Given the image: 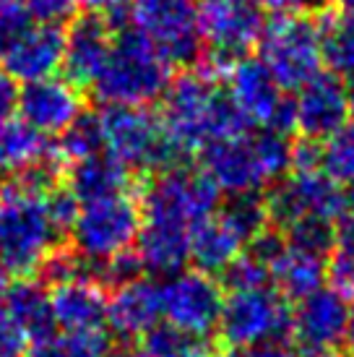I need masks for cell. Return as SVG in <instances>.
<instances>
[{"label": "cell", "instance_id": "obj_27", "mask_svg": "<svg viewBox=\"0 0 354 357\" xmlns=\"http://www.w3.org/2000/svg\"><path fill=\"white\" fill-rule=\"evenodd\" d=\"M55 144L29 128L24 120H10L0 128V178L13 180L47 159H55Z\"/></svg>", "mask_w": 354, "mask_h": 357}, {"label": "cell", "instance_id": "obj_32", "mask_svg": "<svg viewBox=\"0 0 354 357\" xmlns=\"http://www.w3.org/2000/svg\"><path fill=\"white\" fill-rule=\"evenodd\" d=\"M321 172L339 185L354 183V120L321 141Z\"/></svg>", "mask_w": 354, "mask_h": 357}, {"label": "cell", "instance_id": "obj_43", "mask_svg": "<svg viewBox=\"0 0 354 357\" xmlns=\"http://www.w3.org/2000/svg\"><path fill=\"white\" fill-rule=\"evenodd\" d=\"M344 217L354 219V183H349L344 190Z\"/></svg>", "mask_w": 354, "mask_h": 357}, {"label": "cell", "instance_id": "obj_34", "mask_svg": "<svg viewBox=\"0 0 354 357\" xmlns=\"http://www.w3.org/2000/svg\"><path fill=\"white\" fill-rule=\"evenodd\" d=\"M34 19L13 0H0V60L8 55V50L24 37Z\"/></svg>", "mask_w": 354, "mask_h": 357}, {"label": "cell", "instance_id": "obj_9", "mask_svg": "<svg viewBox=\"0 0 354 357\" xmlns=\"http://www.w3.org/2000/svg\"><path fill=\"white\" fill-rule=\"evenodd\" d=\"M219 199L222 193L201 169L180 165L151 178L141 196V219L193 232L203 219L217 214Z\"/></svg>", "mask_w": 354, "mask_h": 357}, {"label": "cell", "instance_id": "obj_46", "mask_svg": "<svg viewBox=\"0 0 354 357\" xmlns=\"http://www.w3.org/2000/svg\"><path fill=\"white\" fill-rule=\"evenodd\" d=\"M217 357H250V352H247V349H224V352Z\"/></svg>", "mask_w": 354, "mask_h": 357}, {"label": "cell", "instance_id": "obj_5", "mask_svg": "<svg viewBox=\"0 0 354 357\" xmlns=\"http://www.w3.org/2000/svg\"><path fill=\"white\" fill-rule=\"evenodd\" d=\"M105 151L130 172H167L183 154L167 139L159 115L146 107H105L97 112Z\"/></svg>", "mask_w": 354, "mask_h": 357}, {"label": "cell", "instance_id": "obj_49", "mask_svg": "<svg viewBox=\"0 0 354 357\" xmlns=\"http://www.w3.org/2000/svg\"><path fill=\"white\" fill-rule=\"evenodd\" d=\"M3 289H6V271L0 268V295H3Z\"/></svg>", "mask_w": 354, "mask_h": 357}, {"label": "cell", "instance_id": "obj_22", "mask_svg": "<svg viewBox=\"0 0 354 357\" xmlns=\"http://www.w3.org/2000/svg\"><path fill=\"white\" fill-rule=\"evenodd\" d=\"M245 245H250L245 232L222 208H217V214L203 219L190 232V264L201 274L214 277V274H222L229 264H235L243 256Z\"/></svg>", "mask_w": 354, "mask_h": 357}, {"label": "cell", "instance_id": "obj_13", "mask_svg": "<svg viewBox=\"0 0 354 357\" xmlns=\"http://www.w3.org/2000/svg\"><path fill=\"white\" fill-rule=\"evenodd\" d=\"M266 206L276 232L307 219L339 225L344 217V190L321 169L292 172L271 188Z\"/></svg>", "mask_w": 354, "mask_h": 357}, {"label": "cell", "instance_id": "obj_41", "mask_svg": "<svg viewBox=\"0 0 354 357\" xmlns=\"http://www.w3.org/2000/svg\"><path fill=\"white\" fill-rule=\"evenodd\" d=\"M76 6H84V8L88 10V13H115L118 8H123L125 6V0H76Z\"/></svg>", "mask_w": 354, "mask_h": 357}, {"label": "cell", "instance_id": "obj_4", "mask_svg": "<svg viewBox=\"0 0 354 357\" xmlns=\"http://www.w3.org/2000/svg\"><path fill=\"white\" fill-rule=\"evenodd\" d=\"M112 26L115 37L107 63L91 84L94 97L105 107H146L162 100L172 84V66L136 29H130L128 21Z\"/></svg>", "mask_w": 354, "mask_h": 357}, {"label": "cell", "instance_id": "obj_20", "mask_svg": "<svg viewBox=\"0 0 354 357\" xmlns=\"http://www.w3.org/2000/svg\"><path fill=\"white\" fill-rule=\"evenodd\" d=\"M63 55H66V29L60 24L34 21L0 63L10 79L26 86L34 81L52 79L63 68Z\"/></svg>", "mask_w": 354, "mask_h": 357}, {"label": "cell", "instance_id": "obj_14", "mask_svg": "<svg viewBox=\"0 0 354 357\" xmlns=\"http://www.w3.org/2000/svg\"><path fill=\"white\" fill-rule=\"evenodd\" d=\"M157 292L159 313L167 326L196 337H208L217 328L224 305V289L214 277L185 268L157 282Z\"/></svg>", "mask_w": 354, "mask_h": 357}, {"label": "cell", "instance_id": "obj_10", "mask_svg": "<svg viewBox=\"0 0 354 357\" xmlns=\"http://www.w3.org/2000/svg\"><path fill=\"white\" fill-rule=\"evenodd\" d=\"M217 331L229 349H256L292 337V307L274 287L226 292Z\"/></svg>", "mask_w": 354, "mask_h": 357}, {"label": "cell", "instance_id": "obj_29", "mask_svg": "<svg viewBox=\"0 0 354 357\" xmlns=\"http://www.w3.org/2000/svg\"><path fill=\"white\" fill-rule=\"evenodd\" d=\"M136 349L144 357H214L206 337L187 334L167 324H159L144 339H138Z\"/></svg>", "mask_w": 354, "mask_h": 357}, {"label": "cell", "instance_id": "obj_37", "mask_svg": "<svg viewBox=\"0 0 354 357\" xmlns=\"http://www.w3.org/2000/svg\"><path fill=\"white\" fill-rule=\"evenodd\" d=\"M29 347V339L16 326V321L0 305V357H24Z\"/></svg>", "mask_w": 354, "mask_h": 357}, {"label": "cell", "instance_id": "obj_40", "mask_svg": "<svg viewBox=\"0 0 354 357\" xmlns=\"http://www.w3.org/2000/svg\"><path fill=\"white\" fill-rule=\"evenodd\" d=\"M250 357H300L297 349L289 344V339L284 342H268V344H261L256 349H247Z\"/></svg>", "mask_w": 354, "mask_h": 357}, {"label": "cell", "instance_id": "obj_23", "mask_svg": "<svg viewBox=\"0 0 354 357\" xmlns=\"http://www.w3.org/2000/svg\"><path fill=\"white\" fill-rule=\"evenodd\" d=\"M268 277L271 287L289 303H300L302 298L313 295L315 289L325 287V258L307 253L302 248L289 245L284 238L268 258Z\"/></svg>", "mask_w": 354, "mask_h": 357}, {"label": "cell", "instance_id": "obj_19", "mask_svg": "<svg viewBox=\"0 0 354 357\" xmlns=\"http://www.w3.org/2000/svg\"><path fill=\"white\" fill-rule=\"evenodd\" d=\"M349 300L336 289L321 287L292 307V337L307 352L336 349L344 342Z\"/></svg>", "mask_w": 354, "mask_h": 357}, {"label": "cell", "instance_id": "obj_17", "mask_svg": "<svg viewBox=\"0 0 354 357\" xmlns=\"http://www.w3.org/2000/svg\"><path fill=\"white\" fill-rule=\"evenodd\" d=\"M295 100V128L307 141H325L349 120L346 81L331 70H321L305 86H300Z\"/></svg>", "mask_w": 354, "mask_h": 357}, {"label": "cell", "instance_id": "obj_24", "mask_svg": "<svg viewBox=\"0 0 354 357\" xmlns=\"http://www.w3.org/2000/svg\"><path fill=\"white\" fill-rule=\"evenodd\" d=\"M130 175L133 172L123 167L118 159L102 151L97 157L81 159L76 165H70L63 185L79 204H91V201L125 196V190L130 188Z\"/></svg>", "mask_w": 354, "mask_h": 357}, {"label": "cell", "instance_id": "obj_16", "mask_svg": "<svg viewBox=\"0 0 354 357\" xmlns=\"http://www.w3.org/2000/svg\"><path fill=\"white\" fill-rule=\"evenodd\" d=\"M94 271H81L76 277L60 279L49 289V307L60 331L94 334L107 326L109 295Z\"/></svg>", "mask_w": 354, "mask_h": 357}, {"label": "cell", "instance_id": "obj_31", "mask_svg": "<svg viewBox=\"0 0 354 357\" xmlns=\"http://www.w3.org/2000/svg\"><path fill=\"white\" fill-rule=\"evenodd\" d=\"M102 151H105V139H102L99 118L94 112H84V115L55 141V154H58V159L68 162V165H76V162L88 159V157H97Z\"/></svg>", "mask_w": 354, "mask_h": 357}, {"label": "cell", "instance_id": "obj_25", "mask_svg": "<svg viewBox=\"0 0 354 357\" xmlns=\"http://www.w3.org/2000/svg\"><path fill=\"white\" fill-rule=\"evenodd\" d=\"M136 256L148 274H157L162 279L180 274L190 264V232L141 222Z\"/></svg>", "mask_w": 354, "mask_h": 357}, {"label": "cell", "instance_id": "obj_12", "mask_svg": "<svg viewBox=\"0 0 354 357\" xmlns=\"http://www.w3.org/2000/svg\"><path fill=\"white\" fill-rule=\"evenodd\" d=\"M226 91L245 123L256 130L286 136L295 128V100L258 58H245L226 70Z\"/></svg>", "mask_w": 354, "mask_h": 357}, {"label": "cell", "instance_id": "obj_39", "mask_svg": "<svg viewBox=\"0 0 354 357\" xmlns=\"http://www.w3.org/2000/svg\"><path fill=\"white\" fill-rule=\"evenodd\" d=\"M258 10H268L274 16H286V13H297L300 8H305L307 0H250Z\"/></svg>", "mask_w": 354, "mask_h": 357}, {"label": "cell", "instance_id": "obj_15", "mask_svg": "<svg viewBox=\"0 0 354 357\" xmlns=\"http://www.w3.org/2000/svg\"><path fill=\"white\" fill-rule=\"evenodd\" d=\"M19 120L45 139L63 136L84 115V97L66 79H42L19 89Z\"/></svg>", "mask_w": 354, "mask_h": 357}, {"label": "cell", "instance_id": "obj_2", "mask_svg": "<svg viewBox=\"0 0 354 357\" xmlns=\"http://www.w3.org/2000/svg\"><path fill=\"white\" fill-rule=\"evenodd\" d=\"M52 190L34 188L26 180H6L0 188V268L29 279L47 266L66 235L52 204Z\"/></svg>", "mask_w": 354, "mask_h": 357}, {"label": "cell", "instance_id": "obj_3", "mask_svg": "<svg viewBox=\"0 0 354 357\" xmlns=\"http://www.w3.org/2000/svg\"><path fill=\"white\" fill-rule=\"evenodd\" d=\"M292 146L286 136L271 130H245L240 136L214 141L201 154V172L219 193L253 196L261 188H274L292 169Z\"/></svg>", "mask_w": 354, "mask_h": 357}, {"label": "cell", "instance_id": "obj_21", "mask_svg": "<svg viewBox=\"0 0 354 357\" xmlns=\"http://www.w3.org/2000/svg\"><path fill=\"white\" fill-rule=\"evenodd\" d=\"M159 292L157 282L141 277L130 284L118 287L107 303V326L123 342L144 339L154 326H159Z\"/></svg>", "mask_w": 354, "mask_h": 357}, {"label": "cell", "instance_id": "obj_30", "mask_svg": "<svg viewBox=\"0 0 354 357\" xmlns=\"http://www.w3.org/2000/svg\"><path fill=\"white\" fill-rule=\"evenodd\" d=\"M26 357H112V342L105 331L94 334L55 331L52 337L31 344Z\"/></svg>", "mask_w": 354, "mask_h": 357}, {"label": "cell", "instance_id": "obj_48", "mask_svg": "<svg viewBox=\"0 0 354 357\" xmlns=\"http://www.w3.org/2000/svg\"><path fill=\"white\" fill-rule=\"evenodd\" d=\"M341 6H344V13H354V0H341Z\"/></svg>", "mask_w": 354, "mask_h": 357}, {"label": "cell", "instance_id": "obj_7", "mask_svg": "<svg viewBox=\"0 0 354 357\" xmlns=\"http://www.w3.org/2000/svg\"><path fill=\"white\" fill-rule=\"evenodd\" d=\"M141 206L125 196L79 204V214L68 229L73 256L84 266H105L107 261L133 250L141 232ZM91 268V271H94Z\"/></svg>", "mask_w": 354, "mask_h": 357}, {"label": "cell", "instance_id": "obj_28", "mask_svg": "<svg viewBox=\"0 0 354 357\" xmlns=\"http://www.w3.org/2000/svg\"><path fill=\"white\" fill-rule=\"evenodd\" d=\"M323 63L339 79H354V13H339L321 19Z\"/></svg>", "mask_w": 354, "mask_h": 357}, {"label": "cell", "instance_id": "obj_36", "mask_svg": "<svg viewBox=\"0 0 354 357\" xmlns=\"http://www.w3.org/2000/svg\"><path fill=\"white\" fill-rule=\"evenodd\" d=\"M29 13L37 24H60L73 16L76 0H13Z\"/></svg>", "mask_w": 354, "mask_h": 357}, {"label": "cell", "instance_id": "obj_1", "mask_svg": "<svg viewBox=\"0 0 354 357\" xmlns=\"http://www.w3.org/2000/svg\"><path fill=\"white\" fill-rule=\"evenodd\" d=\"M162 128L175 149L185 157L214 141L250 130L226 86L206 70H187L167 86L162 97Z\"/></svg>", "mask_w": 354, "mask_h": 357}, {"label": "cell", "instance_id": "obj_18", "mask_svg": "<svg viewBox=\"0 0 354 357\" xmlns=\"http://www.w3.org/2000/svg\"><path fill=\"white\" fill-rule=\"evenodd\" d=\"M115 26L107 16L86 13L73 19L66 29V55H63V79L70 81L76 89H84L97 81L107 63L109 47H112Z\"/></svg>", "mask_w": 354, "mask_h": 357}, {"label": "cell", "instance_id": "obj_33", "mask_svg": "<svg viewBox=\"0 0 354 357\" xmlns=\"http://www.w3.org/2000/svg\"><path fill=\"white\" fill-rule=\"evenodd\" d=\"M219 284L226 292H245V289H261L271 287V277H268V266L256 256V253H243L235 264L219 274Z\"/></svg>", "mask_w": 354, "mask_h": 357}, {"label": "cell", "instance_id": "obj_47", "mask_svg": "<svg viewBox=\"0 0 354 357\" xmlns=\"http://www.w3.org/2000/svg\"><path fill=\"white\" fill-rule=\"evenodd\" d=\"M305 357H339L336 349H318V352H307Z\"/></svg>", "mask_w": 354, "mask_h": 357}, {"label": "cell", "instance_id": "obj_44", "mask_svg": "<svg viewBox=\"0 0 354 357\" xmlns=\"http://www.w3.org/2000/svg\"><path fill=\"white\" fill-rule=\"evenodd\" d=\"M346 100H349V115L354 120V79L346 81Z\"/></svg>", "mask_w": 354, "mask_h": 357}, {"label": "cell", "instance_id": "obj_35", "mask_svg": "<svg viewBox=\"0 0 354 357\" xmlns=\"http://www.w3.org/2000/svg\"><path fill=\"white\" fill-rule=\"evenodd\" d=\"M325 282L349 303L354 300V250L334 248L325 258Z\"/></svg>", "mask_w": 354, "mask_h": 357}, {"label": "cell", "instance_id": "obj_8", "mask_svg": "<svg viewBox=\"0 0 354 357\" xmlns=\"http://www.w3.org/2000/svg\"><path fill=\"white\" fill-rule=\"evenodd\" d=\"M125 21L172 68L203 55L198 0H128Z\"/></svg>", "mask_w": 354, "mask_h": 357}, {"label": "cell", "instance_id": "obj_38", "mask_svg": "<svg viewBox=\"0 0 354 357\" xmlns=\"http://www.w3.org/2000/svg\"><path fill=\"white\" fill-rule=\"evenodd\" d=\"M16 109H19V86L6 70L0 68V128L13 120Z\"/></svg>", "mask_w": 354, "mask_h": 357}, {"label": "cell", "instance_id": "obj_6", "mask_svg": "<svg viewBox=\"0 0 354 357\" xmlns=\"http://www.w3.org/2000/svg\"><path fill=\"white\" fill-rule=\"evenodd\" d=\"M258 60L289 94L323 70L321 19L307 13L274 16L263 26Z\"/></svg>", "mask_w": 354, "mask_h": 357}, {"label": "cell", "instance_id": "obj_11", "mask_svg": "<svg viewBox=\"0 0 354 357\" xmlns=\"http://www.w3.org/2000/svg\"><path fill=\"white\" fill-rule=\"evenodd\" d=\"M201 3V37L211 66L229 70L250 58L263 34V10L250 0H198Z\"/></svg>", "mask_w": 354, "mask_h": 357}, {"label": "cell", "instance_id": "obj_45", "mask_svg": "<svg viewBox=\"0 0 354 357\" xmlns=\"http://www.w3.org/2000/svg\"><path fill=\"white\" fill-rule=\"evenodd\" d=\"M334 0H307L305 3V8H318V10H323V8H328Z\"/></svg>", "mask_w": 354, "mask_h": 357}, {"label": "cell", "instance_id": "obj_26", "mask_svg": "<svg viewBox=\"0 0 354 357\" xmlns=\"http://www.w3.org/2000/svg\"><path fill=\"white\" fill-rule=\"evenodd\" d=\"M0 305L16 321V326L24 331L29 344H37V342L52 337L58 331L55 318H52V307H49V292L31 279H19L10 287L3 289Z\"/></svg>", "mask_w": 354, "mask_h": 357}, {"label": "cell", "instance_id": "obj_42", "mask_svg": "<svg viewBox=\"0 0 354 357\" xmlns=\"http://www.w3.org/2000/svg\"><path fill=\"white\" fill-rule=\"evenodd\" d=\"M344 344H346V349H349V355L354 357V300L349 303V318H346Z\"/></svg>", "mask_w": 354, "mask_h": 357}]
</instances>
